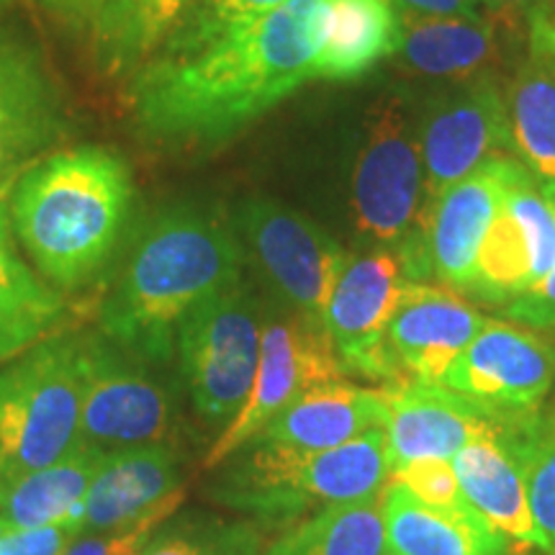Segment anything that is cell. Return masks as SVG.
I'll list each match as a JSON object with an SVG mask.
<instances>
[{"label": "cell", "instance_id": "obj_1", "mask_svg": "<svg viewBox=\"0 0 555 555\" xmlns=\"http://www.w3.org/2000/svg\"><path fill=\"white\" fill-rule=\"evenodd\" d=\"M327 0H288L189 54H157L131 75L137 129L155 142L224 139L317 80Z\"/></svg>", "mask_w": 555, "mask_h": 555}, {"label": "cell", "instance_id": "obj_2", "mask_svg": "<svg viewBox=\"0 0 555 555\" xmlns=\"http://www.w3.org/2000/svg\"><path fill=\"white\" fill-rule=\"evenodd\" d=\"M245 249L224 219L204 208L163 211L131 249L119 281L101 304V330L131 356L170 358L180 322L240 283Z\"/></svg>", "mask_w": 555, "mask_h": 555}, {"label": "cell", "instance_id": "obj_3", "mask_svg": "<svg viewBox=\"0 0 555 555\" xmlns=\"http://www.w3.org/2000/svg\"><path fill=\"white\" fill-rule=\"evenodd\" d=\"M134 178L119 152L54 150L9 193V219L21 247L47 281L80 288L106 268L127 224Z\"/></svg>", "mask_w": 555, "mask_h": 555}, {"label": "cell", "instance_id": "obj_4", "mask_svg": "<svg viewBox=\"0 0 555 555\" xmlns=\"http://www.w3.org/2000/svg\"><path fill=\"white\" fill-rule=\"evenodd\" d=\"M249 446L255 448L229 470L217 496L268 522L378 496L391 481L386 427L330 450H294L270 442Z\"/></svg>", "mask_w": 555, "mask_h": 555}, {"label": "cell", "instance_id": "obj_5", "mask_svg": "<svg viewBox=\"0 0 555 555\" xmlns=\"http://www.w3.org/2000/svg\"><path fill=\"white\" fill-rule=\"evenodd\" d=\"M350 204L360 232L380 247L397 249L412 283L429 275L420 121L399 90L367 114L350 172Z\"/></svg>", "mask_w": 555, "mask_h": 555}, {"label": "cell", "instance_id": "obj_6", "mask_svg": "<svg viewBox=\"0 0 555 555\" xmlns=\"http://www.w3.org/2000/svg\"><path fill=\"white\" fill-rule=\"evenodd\" d=\"M80 339L50 337L0 371V483L82 446Z\"/></svg>", "mask_w": 555, "mask_h": 555}, {"label": "cell", "instance_id": "obj_7", "mask_svg": "<svg viewBox=\"0 0 555 555\" xmlns=\"http://www.w3.org/2000/svg\"><path fill=\"white\" fill-rule=\"evenodd\" d=\"M266 317L240 283L206 298L180 322L176 343L193 406L206 422H229L249 397Z\"/></svg>", "mask_w": 555, "mask_h": 555}, {"label": "cell", "instance_id": "obj_8", "mask_svg": "<svg viewBox=\"0 0 555 555\" xmlns=\"http://www.w3.org/2000/svg\"><path fill=\"white\" fill-rule=\"evenodd\" d=\"M234 232L291 314L324 330L332 291L350 255L304 214L262 196L242 201Z\"/></svg>", "mask_w": 555, "mask_h": 555}, {"label": "cell", "instance_id": "obj_9", "mask_svg": "<svg viewBox=\"0 0 555 555\" xmlns=\"http://www.w3.org/2000/svg\"><path fill=\"white\" fill-rule=\"evenodd\" d=\"M553 380L555 350L547 339L517 322L486 319L440 384L512 427L540 414Z\"/></svg>", "mask_w": 555, "mask_h": 555}, {"label": "cell", "instance_id": "obj_10", "mask_svg": "<svg viewBox=\"0 0 555 555\" xmlns=\"http://www.w3.org/2000/svg\"><path fill=\"white\" fill-rule=\"evenodd\" d=\"M330 335L301 317L288 314L266 319L260 339V363L249 397L232 422L208 450L204 468L224 463L229 455L258 437L278 414L311 391L314 386L345 378Z\"/></svg>", "mask_w": 555, "mask_h": 555}, {"label": "cell", "instance_id": "obj_11", "mask_svg": "<svg viewBox=\"0 0 555 555\" xmlns=\"http://www.w3.org/2000/svg\"><path fill=\"white\" fill-rule=\"evenodd\" d=\"M412 278L397 249L347 260L324 314V330L345 373L391 386L401 380L388 352V324Z\"/></svg>", "mask_w": 555, "mask_h": 555}, {"label": "cell", "instance_id": "obj_12", "mask_svg": "<svg viewBox=\"0 0 555 555\" xmlns=\"http://www.w3.org/2000/svg\"><path fill=\"white\" fill-rule=\"evenodd\" d=\"M555 266V198L512 159L506 191L483 245L468 294L504 304L535 288Z\"/></svg>", "mask_w": 555, "mask_h": 555}, {"label": "cell", "instance_id": "obj_13", "mask_svg": "<svg viewBox=\"0 0 555 555\" xmlns=\"http://www.w3.org/2000/svg\"><path fill=\"white\" fill-rule=\"evenodd\" d=\"M80 435L86 446L114 453L163 442L172 416L170 397L127 350L80 339Z\"/></svg>", "mask_w": 555, "mask_h": 555}, {"label": "cell", "instance_id": "obj_14", "mask_svg": "<svg viewBox=\"0 0 555 555\" xmlns=\"http://www.w3.org/2000/svg\"><path fill=\"white\" fill-rule=\"evenodd\" d=\"M425 211L450 185L494 157L515 155L506 99L491 78L466 82L420 119Z\"/></svg>", "mask_w": 555, "mask_h": 555}, {"label": "cell", "instance_id": "obj_15", "mask_svg": "<svg viewBox=\"0 0 555 555\" xmlns=\"http://www.w3.org/2000/svg\"><path fill=\"white\" fill-rule=\"evenodd\" d=\"M65 134V103L34 41L0 31V204Z\"/></svg>", "mask_w": 555, "mask_h": 555}, {"label": "cell", "instance_id": "obj_16", "mask_svg": "<svg viewBox=\"0 0 555 555\" xmlns=\"http://www.w3.org/2000/svg\"><path fill=\"white\" fill-rule=\"evenodd\" d=\"M509 157H494L450 185L425 211V253L429 275L450 291H466L474 283L478 249L502 206Z\"/></svg>", "mask_w": 555, "mask_h": 555}, {"label": "cell", "instance_id": "obj_17", "mask_svg": "<svg viewBox=\"0 0 555 555\" xmlns=\"http://www.w3.org/2000/svg\"><path fill=\"white\" fill-rule=\"evenodd\" d=\"M380 388L388 401L391 470L422 457L453 461L470 442L504 433L496 420L442 384L401 378Z\"/></svg>", "mask_w": 555, "mask_h": 555}, {"label": "cell", "instance_id": "obj_18", "mask_svg": "<svg viewBox=\"0 0 555 555\" xmlns=\"http://www.w3.org/2000/svg\"><path fill=\"white\" fill-rule=\"evenodd\" d=\"M486 319L455 291L406 283L388 324V352L401 378L440 384Z\"/></svg>", "mask_w": 555, "mask_h": 555}, {"label": "cell", "instance_id": "obj_19", "mask_svg": "<svg viewBox=\"0 0 555 555\" xmlns=\"http://www.w3.org/2000/svg\"><path fill=\"white\" fill-rule=\"evenodd\" d=\"M178 457L163 442L106 453L80 512V532L127 530L176 509Z\"/></svg>", "mask_w": 555, "mask_h": 555}, {"label": "cell", "instance_id": "obj_20", "mask_svg": "<svg viewBox=\"0 0 555 555\" xmlns=\"http://www.w3.org/2000/svg\"><path fill=\"white\" fill-rule=\"evenodd\" d=\"M388 425L384 388H363L347 378L314 386L275 416L253 442L294 450H330Z\"/></svg>", "mask_w": 555, "mask_h": 555}, {"label": "cell", "instance_id": "obj_21", "mask_svg": "<svg viewBox=\"0 0 555 555\" xmlns=\"http://www.w3.org/2000/svg\"><path fill=\"white\" fill-rule=\"evenodd\" d=\"M506 111L517 159L555 191V18L545 13L532 16L530 52L506 93Z\"/></svg>", "mask_w": 555, "mask_h": 555}, {"label": "cell", "instance_id": "obj_22", "mask_svg": "<svg viewBox=\"0 0 555 555\" xmlns=\"http://www.w3.org/2000/svg\"><path fill=\"white\" fill-rule=\"evenodd\" d=\"M399 62L422 78L474 82L502 65L504 21L483 16L399 18Z\"/></svg>", "mask_w": 555, "mask_h": 555}, {"label": "cell", "instance_id": "obj_23", "mask_svg": "<svg viewBox=\"0 0 555 555\" xmlns=\"http://www.w3.org/2000/svg\"><path fill=\"white\" fill-rule=\"evenodd\" d=\"M450 463L463 494L494 530L512 543L551 551V543L532 517L522 466L502 435L470 442Z\"/></svg>", "mask_w": 555, "mask_h": 555}, {"label": "cell", "instance_id": "obj_24", "mask_svg": "<svg viewBox=\"0 0 555 555\" xmlns=\"http://www.w3.org/2000/svg\"><path fill=\"white\" fill-rule=\"evenodd\" d=\"M388 555H512L509 538L489 522H466L420 502L406 486L380 491Z\"/></svg>", "mask_w": 555, "mask_h": 555}, {"label": "cell", "instance_id": "obj_25", "mask_svg": "<svg viewBox=\"0 0 555 555\" xmlns=\"http://www.w3.org/2000/svg\"><path fill=\"white\" fill-rule=\"evenodd\" d=\"M103 457H106L103 450L82 442L78 450L52 466L0 483V527L26 530V527L69 525L80 532L82 502Z\"/></svg>", "mask_w": 555, "mask_h": 555}, {"label": "cell", "instance_id": "obj_26", "mask_svg": "<svg viewBox=\"0 0 555 555\" xmlns=\"http://www.w3.org/2000/svg\"><path fill=\"white\" fill-rule=\"evenodd\" d=\"M401 21L388 0H327L317 80H356L399 50Z\"/></svg>", "mask_w": 555, "mask_h": 555}, {"label": "cell", "instance_id": "obj_27", "mask_svg": "<svg viewBox=\"0 0 555 555\" xmlns=\"http://www.w3.org/2000/svg\"><path fill=\"white\" fill-rule=\"evenodd\" d=\"M196 0H103L88 37L106 75H134L163 50Z\"/></svg>", "mask_w": 555, "mask_h": 555}, {"label": "cell", "instance_id": "obj_28", "mask_svg": "<svg viewBox=\"0 0 555 555\" xmlns=\"http://www.w3.org/2000/svg\"><path fill=\"white\" fill-rule=\"evenodd\" d=\"M9 208L0 204V365L44 343L65 314V301L13 247Z\"/></svg>", "mask_w": 555, "mask_h": 555}, {"label": "cell", "instance_id": "obj_29", "mask_svg": "<svg viewBox=\"0 0 555 555\" xmlns=\"http://www.w3.org/2000/svg\"><path fill=\"white\" fill-rule=\"evenodd\" d=\"M266 555H386L380 494L317 512L275 540Z\"/></svg>", "mask_w": 555, "mask_h": 555}, {"label": "cell", "instance_id": "obj_30", "mask_svg": "<svg viewBox=\"0 0 555 555\" xmlns=\"http://www.w3.org/2000/svg\"><path fill=\"white\" fill-rule=\"evenodd\" d=\"M502 437L522 466L532 517L555 553V414L504 427Z\"/></svg>", "mask_w": 555, "mask_h": 555}, {"label": "cell", "instance_id": "obj_31", "mask_svg": "<svg viewBox=\"0 0 555 555\" xmlns=\"http://www.w3.org/2000/svg\"><path fill=\"white\" fill-rule=\"evenodd\" d=\"M286 3L288 0H196L157 54H189Z\"/></svg>", "mask_w": 555, "mask_h": 555}, {"label": "cell", "instance_id": "obj_32", "mask_svg": "<svg viewBox=\"0 0 555 555\" xmlns=\"http://www.w3.org/2000/svg\"><path fill=\"white\" fill-rule=\"evenodd\" d=\"M142 555H260V535L253 525L191 522L159 532Z\"/></svg>", "mask_w": 555, "mask_h": 555}, {"label": "cell", "instance_id": "obj_33", "mask_svg": "<svg viewBox=\"0 0 555 555\" xmlns=\"http://www.w3.org/2000/svg\"><path fill=\"white\" fill-rule=\"evenodd\" d=\"M393 481L406 486L412 494L442 515L466 519V522H486L478 515L476 506L463 494L461 481H457L453 463L437 461V457H422V461L404 463V466L391 470Z\"/></svg>", "mask_w": 555, "mask_h": 555}, {"label": "cell", "instance_id": "obj_34", "mask_svg": "<svg viewBox=\"0 0 555 555\" xmlns=\"http://www.w3.org/2000/svg\"><path fill=\"white\" fill-rule=\"evenodd\" d=\"M78 530L69 525L26 527V530H3L0 527V555H65L75 543Z\"/></svg>", "mask_w": 555, "mask_h": 555}, {"label": "cell", "instance_id": "obj_35", "mask_svg": "<svg viewBox=\"0 0 555 555\" xmlns=\"http://www.w3.org/2000/svg\"><path fill=\"white\" fill-rule=\"evenodd\" d=\"M551 196L555 198V191H551ZM502 311L504 317H509L517 324H525V327L555 330V266L535 288L506 301Z\"/></svg>", "mask_w": 555, "mask_h": 555}, {"label": "cell", "instance_id": "obj_36", "mask_svg": "<svg viewBox=\"0 0 555 555\" xmlns=\"http://www.w3.org/2000/svg\"><path fill=\"white\" fill-rule=\"evenodd\" d=\"M399 18L481 16V0H388Z\"/></svg>", "mask_w": 555, "mask_h": 555}, {"label": "cell", "instance_id": "obj_37", "mask_svg": "<svg viewBox=\"0 0 555 555\" xmlns=\"http://www.w3.org/2000/svg\"><path fill=\"white\" fill-rule=\"evenodd\" d=\"M39 3L52 13L60 24L69 26V29L88 31L103 0H39Z\"/></svg>", "mask_w": 555, "mask_h": 555}, {"label": "cell", "instance_id": "obj_38", "mask_svg": "<svg viewBox=\"0 0 555 555\" xmlns=\"http://www.w3.org/2000/svg\"><path fill=\"white\" fill-rule=\"evenodd\" d=\"M483 5H489L491 11H494V18L499 16H515V13H522V11H540L543 5L551 3V0H481ZM504 21V18H499Z\"/></svg>", "mask_w": 555, "mask_h": 555}, {"label": "cell", "instance_id": "obj_39", "mask_svg": "<svg viewBox=\"0 0 555 555\" xmlns=\"http://www.w3.org/2000/svg\"><path fill=\"white\" fill-rule=\"evenodd\" d=\"M65 555H111V538H86L69 545Z\"/></svg>", "mask_w": 555, "mask_h": 555}, {"label": "cell", "instance_id": "obj_40", "mask_svg": "<svg viewBox=\"0 0 555 555\" xmlns=\"http://www.w3.org/2000/svg\"><path fill=\"white\" fill-rule=\"evenodd\" d=\"M9 5H11V0H0V13L9 9Z\"/></svg>", "mask_w": 555, "mask_h": 555}]
</instances>
